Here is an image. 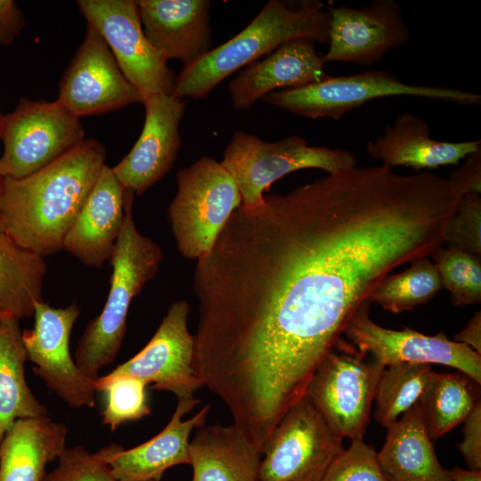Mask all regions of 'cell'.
I'll use <instances>...</instances> for the list:
<instances>
[{"label":"cell","mask_w":481,"mask_h":481,"mask_svg":"<svg viewBox=\"0 0 481 481\" xmlns=\"http://www.w3.org/2000/svg\"><path fill=\"white\" fill-rule=\"evenodd\" d=\"M454 341L462 343L481 355V312L469 319L466 327L454 336Z\"/></svg>","instance_id":"obj_38"},{"label":"cell","mask_w":481,"mask_h":481,"mask_svg":"<svg viewBox=\"0 0 481 481\" xmlns=\"http://www.w3.org/2000/svg\"><path fill=\"white\" fill-rule=\"evenodd\" d=\"M449 472L451 481H481V470L454 467Z\"/></svg>","instance_id":"obj_39"},{"label":"cell","mask_w":481,"mask_h":481,"mask_svg":"<svg viewBox=\"0 0 481 481\" xmlns=\"http://www.w3.org/2000/svg\"><path fill=\"white\" fill-rule=\"evenodd\" d=\"M143 104L145 118L142 133L131 151L111 167L125 190L136 195L159 182L175 162L186 101L154 94L144 99Z\"/></svg>","instance_id":"obj_16"},{"label":"cell","mask_w":481,"mask_h":481,"mask_svg":"<svg viewBox=\"0 0 481 481\" xmlns=\"http://www.w3.org/2000/svg\"><path fill=\"white\" fill-rule=\"evenodd\" d=\"M67 434L47 415L14 421L0 444V481H42L46 465L66 448Z\"/></svg>","instance_id":"obj_23"},{"label":"cell","mask_w":481,"mask_h":481,"mask_svg":"<svg viewBox=\"0 0 481 481\" xmlns=\"http://www.w3.org/2000/svg\"><path fill=\"white\" fill-rule=\"evenodd\" d=\"M390 96L423 97L462 105H478L481 102V95L474 92L411 85L382 69L338 77L329 75L316 83L272 92L261 100L306 118L339 119L370 101Z\"/></svg>","instance_id":"obj_4"},{"label":"cell","mask_w":481,"mask_h":481,"mask_svg":"<svg viewBox=\"0 0 481 481\" xmlns=\"http://www.w3.org/2000/svg\"><path fill=\"white\" fill-rule=\"evenodd\" d=\"M330 15L315 0H269L253 20L225 43L212 48L176 76L172 95L177 99H202L234 71L298 37L327 43Z\"/></svg>","instance_id":"obj_2"},{"label":"cell","mask_w":481,"mask_h":481,"mask_svg":"<svg viewBox=\"0 0 481 481\" xmlns=\"http://www.w3.org/2000/svg\"><path fill=\"white\" fill-rule=\"evenodd\" d=\"M384 367L358 351L332 349L314 374L306 396L341 439H363Z\"/></svg>","instance_id":"obj_9"},{"label":"cell","mask_w":481,"mask_h":481,"mask_svg":"<svg viewBox=\"0 0 481 481\" xmlns=\"http://www.w3.org/2000/svg\"><path fill=\"white\" fill-rule=\"evenodd\" d=\"M125 192L105 165L67 232L62 249L88 266L101 268L109 261L125 220Z\"/></svg>","instance_id":"obj_20"},{"label":"cell","mask_w":481,"mask_h":481,"mask_svg":"<svg viewBox=\"0 0 481 481\" xmlns=\"http://www.w3.org/2000/svg\"><path fill=\"white\" fill-rule=\"evenodd\" d=\"M477 384L464 374L432 371L418 402L431 440L443 436L464 422L480 401Z\"/></svg>","instance_id":"obj_27"},{"label":"cell","mask_w":481,"mask_h":481,"mask_svg":"<svg viewBox=\"0 0 481 481\" xmlns=\"http://www.w3.org/2000/svg\"><path fill=\"white\" fill-rule=\"evenodd\" d=\"M47 265L36 254L18 246L0 232V314L19 320L34 314L43 301V284Z\"/></svg>","instance_id":"obj_26"},{"label":"cell","mask_w":481,"mask_h":481,"mask_svg":"<svg viewBox=\"0 0 481 481\" xmlns=\"http://www.w3.org/2000/svg\"><path fill=\"white\" fill-rule=\"evenodd\" d=\"M327 9L330 21L326 62L371 67L410 38L402 7L395 0H374L363 8Z\"/></svg>","instance_id":"obj_15"},{"label":"cell","mask_w":481,"mask_h":481,"mask_svg":"<svg viewBox=\"0 0 481 481\" xmlns=\"http://www.w3.org/2000/svg\"><path fill=\"white\" fill-rule=\"evenodd\" d=\"M77 4L87 25L106 42L143 102L154 94L172 95L176 75L147 39L136 1L79 0Z\"/></svg>","instance_id":"obj_10"},{"label":"cell","mask_w":481,"mask_h":481,"mask_svg":"<svg viewBox=\"0 0 481 481\" xmlns=\"http://www.w3.org/2000/svg\"><path fill=\"white\" fill-rule=\"evenodd\" d=\"M465 159L463 165L453 170L448 178L464 194L479 195L481 192V151L468 155Z\"/></svg>","instance_id":"obj_36"},{"label":"cell","mask_w":481,"mask_h":481,"mask_svg":"<svg viewBox=\"0 0 481 481\" xmlns=\"http://www.w3.org/2000/svg\"><path fill=\"white\" fill-rule=\"evenodd\" d=\"M481 151V141L444 142L430 136L428 124L417 115L404 112L384 133L366 144L368 155L389 168L415 170L458 165L468 155Z\"/></svg>","instance_id":"obj_21"},{"label":"cell","mask_w":481,"mask_h":481,"mask_svg":"<svg viewBox=\"0 0 481 481\" xmlns=\"http://www.w3.org/2000/svg\"><path fill=\"white\" fill-rule=\"evenodd\" d=\"M2 119H3V115L0 113V127H1Z\"/></svg>","instance_id":"obj_41"},{"label":"cell","mask_w":481,"mask_h":481,"mask_svg":"<svg viewBox=\"0 0 481 481\" xmlns=\"http://www.w3.org/2000/svg\"><path fill=\"white\" fill-rule=\"evenodd\" d=\"M3 190H4V176L0 173V201H1L2 194H3Z\"/></svg>","instance_id":"obj_40"},{"label":"cell","mask_w":481,"mask_h":481,"mask_svg":"<svg viewBox=\"0 0 481 481\" xmlns=\"http://www.w3.org/2000/svg\"><path fill=\"white\" fill-rule=\"evenodd\" d=\"M81 310L76 302L55 308L44 301L34 309V326L22 331L27 360L45 384L74 408H93L96 379L86 376L69 352V337Z\"/></svg>","instance_id":"obj_12"},{"label":"cell","mask_w":481,"mask_h":481,"mask_svg":"<svg viewBox=\"0 0 481 481\" xmlns=\"http://www.w3.org/2000/svg\"><path fill=\"white\" fill-rule=\"evenodd\" d=\"M42 481H117L110 466L83 445L65 448L58 457L57 467Z\"/></svg>","instance_id":"obj_34"},{"label":"cell","mask_w":481,"mask_h":481,"mask_svg":"<svg viewBox=\"0 0 481 481\" xmlns=\"http://www.w3.org/2000/svg\"><path fill=\"white\" fill-rule=\"evenodd\" d=\"M365 301L353 314L344 333L363 355L385 367L397 363L441 364L454 368L480 385L481 355L444 332L428 336L408 327L402 330L384 328L370 316Z\"/></svg>","instance_id":"obj_11"},{"label":"cell","mask_w":481,"mask_h":481,"mask_svg":"<svg viewBox=\"0 0 481 481\" xmlns=\"http://www.w3.org/2000/svg\"><path fill=\"white\" fill-rule=\"evenodd\" d=\"M0 139L4 151L0 173L4 178H22L46 167L85 141L80 118L57 100L21 98L3 116Z\"/></svg>","instance_id":"obj_7"},{"label":"cell","mask_w":481,"mask_h":481,"mask_svg":"<svg viewBox=\"0 0 481 481\" xmlns=\"http://www.w3.org/2000/svg\"><path fill=\"white\" fill-rule=\"evenodd\" d=\"M342 440L305 395L265 441L257 481H322L344 449Z\"/></svg>","instance_id":"obj_8"},{"label":"cell","mask_w":481,"mask_h":481,"mask_svg":"<svg viewBox=\"0 0 481 481\" xmlns=\"http://www.w3.org/2000/svg\"><path fill=\"white\" fill-rule=\"evenodd\" d=\"M444 243L469 253L481 255V198L464 194L444 232Z\"/></svg>","instance_id":"obj_33"},{"label":"cell","mask_w":481,"mask_h":481,"mask_svg":"<svg viewBox=\"0 0 481 481\" xmlns=\"http://www.w3.org/2000/svg\"><path fill=\"white\" fill-rule=\"evenodd\" d=\"M322 481H389L373 446L353 440L330 465Z\"/></svg>","instance_id":"obj_32"},{"label":"cell","mask_w":481,"mask_h":481,"mask_svg":"<svg viewBox=\"0 0 481 481\" xmlns=\"http://www.w3.org/2000/svg\"><path fill=\"white\" fill-rule=\"evenodd\" d=\"M432 371L429 364L420 363H404L385 367L374 395L377 422L387 428L415 405Z\"/></svg>","instance_id":"obj_29"},{"label":"cell","mask_w":481,"mask_h":481,"mask_svg":"<svg viewBox=\"0 0 481 481\" xmlns=\"http://www.w3.org/2000/svg\"><path fill=\"white\" fill-rule=\"evenodd\" d=\"M105 159L104 147L89 139L28 176L4 177L0 232L41 257L62 249Z\"/></svg>","instance_id":"obj_1"},{"label":"cell","mask_w":481,"mask_h":481,"mask_svg":"<svg viewBox=\"0 0 481 481\" xmlns=\"http://www.w3.org/2000/svg\"><path fill=\"white\" fill-rule=\"evenodd\" d=\"M151 481H158V480H151Z\"/></svg>","instance_id":"obj_42"},{"label":"cell","mask_w":481,"mask_h":481,"mask_svg":"<svg viewBox=\"0 0 481 481\" xmlns=\"http://www.w3.org/2000/svg\"><path fill=\"white\" fill-rule=\"evenodd\" d=\"M134 192H125V220L114 245L110 264L111 275L105 305L86 326L75 353L77 366L89 378L117 357L126 332L130 305L156 276L163 258L161 248L136 228L132 206Z\"/></svg>","instance_id":"obj_3"},{"label":"cell","mask_w":481,"mask_h":481,"mask_svg":"<svg viewBox=\"0 0 481 481\" xmlns=\"http://www.w3.org/2000/svg\"><path fill=\"white\" fill-rule=\"evenodd\" d=\"M57 101L78 118L143 103L106 42L89 25L61 78Z\"/></svg>","instance_id":"obj_14"},{"label":"cell","mask_w":481,"mask_h":481,"mask_svg":"<svg viewBox=\"0 0 481 481\" xmlns=\"http://www.w3.org/2000/svg\"><path fill=\"white\" fill-rule=\"evenodd\" d=\"M199 403L194 397L177 399L169 422L157 436L131 449L113 444L97 453L110 466L117 481H160L170 467L190 464L191 433L205 424L210 404L191 419H182Z\"/></svg>","instance_id":"obj_17"},{"label":"cell","mask_w":481,"mask_h":481,"mask_svg":"<svg viewBox=\"0 0 481 481\" xmlns=\"http://www.w3.org/2000/svg\"><path fill=\"white\" fill-rule=\"evenodd\" d=\"M189 313L186 301L174 302L148 344L101 378H135L153 383L151 389L171 392L177 399L194 397L203 382L193 368L194 338L187 327Z\"/></svg>","instance_id":"obj_13"},{"label":"cell","mask_w":481,"mask_h":481,"mask_svg":"<svg viewBox=\"0 0 481 481\" xmlns=\"http://www.w3.org/2000/svg\"><path fill=\"white\" fill-rule=\"evenodd\" d=\"M260 452L235 424L202 425L190 441L192 481H257Z\"/></svg>","instance_id":"obj_22"},{"label":"cell","mask_w":481,"mask_h":481,"mask_svg":"<svg viewBox=\"0 0 481 481\" xmlns=\"http://www.w3.org/2000/svg\"><path fill=\"white\" fill-rule=\"evenodd\" d=\"M442 282L454 306L481 301L480 256L456 248H437L431 256Z\"/></svg>","instance_id":"obj_30"},{"label":"cell","mask_w":481,"mask_h":481,"mask_svg":"<svg viewBox=\"0 0 481 481\" xmlns=\"http://www.w3.org/2000/svg\"><path fill=\"white\" fill-rule=\"evenodd\" d=\"M221 163L234 179L245 207L259 205L264 192L291 172L315 168L333 174L357 165L351 152L310 145L298 135L265 142L241 130L232 134Z\"/></svg>","instance_id":"obj_6"},{"label":"cell","mask_w":481,"mask_h":481,"mask_svg":"<svg viewBox=\"0 0 481 481\" xmlns=\"http://www.w3.org/2000/svg\"><path fill=\"white\" fill-rule=\"evenodd\" d=\"M26 361L20 320L0 314V444L17 420L47 415L27 383Z\"/></svg>","instance_id":"obj_25"},{"label":"cell","mask_w":481,"mask_h":481,"mask_svg":"<svg viewBox=\"0 0 481 481\" xmlns=\"http://www.w3.org/2000/svg\"><path fill=\"white\" fill-rule=\"evenodd\" d=\"M143 32L167 61L190 67L212 49L211 3L208 0L136 1Z\"/></svg>","instance_id":"obj_18"},{"label":"cell","mask_w":481,"mask_h":481,"mask_svg":"<svg viewBox=\"0 0 481 481\" xmlns=\"http://www.w3.org/2000/svg\"><path fill=\"white\" fill-rule=\"evenodd\" d=\"M177 192L167 217L180 254L199 260L241 203L238 186L221 161L202 157L176 175Z\"/></svg>","instance_id":"obj_5"},{"label":"cell","mask_w":481,"mask_h":481,"mask_svg":"<svg viewBox=\"0 0 481 481\" xmlns=\"http://www.w3.org/2000/svg\"><path fill=\"white\" fill-rule=\"evenodd\" d=\"M422 420L418 403L387 428L377 452L389 481H451L440 464Z\"/></svg>","instance_id":"obj_24"},{"label":"cell","mask_w":481,"mask_h":481,"mask_svg":"<svg viewBox=\"0 0 481 481\" xmlns=\"http://www.w3.org/2000/svg\"><path fill=\"white\" fill-rule=\"evenodd\" d=\"M144 381L118 377L96 379L97 391L105 393V406L102 412V424L114 431L121 424L139 420L151 413Z\"/></svg>","instance_id":"obj_31"},{"label":"cell","mask_w":481,"mask_h":481,"mask_svg":"<svg viewBox=\"0 0 481 481\" xmlns=\"http://www.w3.org/2000/svg\"><path fill=\"white\" fill-rule=\"evenodd\" d=\"M25 27L21 9L12 0H0V46L12 44Z\"/></svg>","instance_id":"obj_37"},{"label":"cell","mask_w":481,"mask_h":481,"mask_svg":"<svg viewBox=\"0 0 481 481\" xmlns=\"http://www.w3.org/2000/svg\"><path fill=\"white\" fill-rule=\"evenodd\" d=\"M463 438L458 444L469 469L481 470V403L477 404L463 422Z\"/></svg>","instance_id":"obj_35"},{"label":"cell","mask_w":481,"mask_h":481,"mask_svg":"<svg viewBox=\"0 0 481 481\" xmlns=\"http://www.w3.org/2000/svg\"><path fill=\"white\" fill-rule=\"evenodd\" d=\"M443 289L435 264L429 257L411 262L404 272L387 274L368 298L393 314L413 309L433 298Z\"/></svg>","instance_id":"obj_28"},{"label":"cell","mask_w":481,"mask_h":481,"mask_svg":"<svg viewBox=\"0 0 481 481\" xmlns=\"http://www.w3.org/2000/svg\"><path fill=\"white\" fill-rule=\"evenodd\" d=\"M326 63L323 55L317 53L313 38L287 41L265 58L242 68L231 80L232 106L244 110L272 92L319 82L329 76L324 70Z\"/></svg>","instance_id":"obj_19"}]
</instances>
